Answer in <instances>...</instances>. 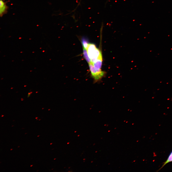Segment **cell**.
<instances>
[{"label": "cell", "instance_id": "6da1fadb", "mask_svg": "<svg viewBox=\"0 0 172 172\" xmlns=\"http://www.w3.org/2000/svg\"><path fill=\"white\" fill-rule=\"evenodd\" d=\"M86 49L91 63L95 62L99 59H102L101 51L94 44L89 43Z\"/></svg>", "mask_w": 172, "mask_h": 172}, {"label": "cell", "instance_id": "7a4b0ae2", "mask_svg": "<svg viewBox=\"0 0 172 172\" xmlns=\"http://www.w3.org/2000/svg\"><path fill=\"white\" fill-rule=\"evenodd\" d=\"M89 65L91 76L93 79L94 82L96 83L101 80L104 76L105 72L101 70H95L91 63L89 64Z\"/></svg>", "mask_w": 172, "mask_h": 172}, {"label": "cell", "instance_id": "3957f363", "mask_svg": "<svg viewBox=\"0 0 172 172\" xmlns=\"http://www.w3.org/2000/svg\"><path fill=\"white\" fill-rule=\"evenodd\" d=\"M8 6L6 5V2L3 0L0 1V16L2 17L7 12Z\"/></svg>", "mask_w": 172, "mask_h": 172}, {"label": "cell", "instance_id": "277c9868", "mask_svg": "<svg viewBox=\"0 0 172 172\" xmlns=\"http://www.w3.org/2000/svg\"><path fill=\"white\" fill-rule=\"evenodd\" d=\"M102 63V59H99L96 61L95 62L92 63L95 69L97 70L101 69Z\"/></svg>", "mask_w": 172, "mask_h": 172}, {"label": "cell", "instance_id": "5b68a950", "mask_svg": "<svg viewBox=\"0 0 172 172\" xmlns=\"http://www.w3.org/2000/svg\"><path fill=\"white\" fill-rule=\"evenodd\" d=\"M83 53L84 57L87 62L89 64L91 63V61L87 52V49L83 48Z\"/></svg>", "mask_w": 172, "mask_h": 172}, {"label": "cell", "instance_id": "8992f818", "mask_svg": "<svg viewBox=\"0 0 172 172\" xmlns=\"http://www.w3.org/2000/svg\"><path fill=\"white\" fill-rule=\"evenodd\" d=\"M81 42L82 47L86 49L89 44L86 38H83L81 39Z\"/></svg>", "mask_w": 172, "mask_h": 172}, {"label": "cell", "instance_id": "52a82bcc", "mask_svg": "<svg viewBox=\"0 0 172 172\" xmlns=\"http://www.w3.org/2000/svg\"><path fill=\"white\" fill-rule=\"evenodd\" d=\"M31 94V93H28V97H29Z\"/></svg>", "mask_w": 172, "mask_h": 172}, {"label": "cell", "instance_id": "ba28073f", "mask_svg": "<svg viewBox=\"0 0 172 172\" xmlns=\"http://www.w3.org/2000/svg\"><path fill=\"white\" fill-rule=\"evenodd\" d=\"M32 166H33V165H31L30 166V167H32Z\"/></svg>", "mask_w": 172, "mask_h": 172}, {"label": "cell", "instance_id": "9c48e42d", "mask_svg": "<svg viewBox=\"0 0 172 172\" xmlns=\"http://www.w3.org/2000/svg\"><path fill=\"white\" fill-rule=\"evenodd\" d=\"M12 149H11L10 150H12Z\"/></svg>", "mask_w": 172, "mask_h": 172}, {"label": "cell", "instance_id": "30bf717a", "mask_svg": "<svg viewBox=\"0 0 172 172\" xmlns=\"http://www.w3.org/2000/svg\"><path fill=\"white\" fill-rule=\"evenodd\" d=\"M40 136V135H38V136H37V137H39V136Z\"/></svg>", "mask_w": 172, "mask_h": 172}, {"label": "cell", "instance_id": "8fae6325", "mask_svg": "<svg viewBox=\"0 0 172 172\" xmlns=\"http://www.w3.org/2000/svg\"><path fill=\"white\" fill-rule=\"evenodd\" d=\"M20 147V146H18V147Z\"/></svg>", "mask_w": 172, "mask_h": 172}, {"label": "cell", "instance_id": "7c38bea8", "mask_svg": "<svg viewBox=\"0 0 172 172\" xmlns=\"http://www.w3.org/2000/svg\"><path fill=\"white\" fill-rule=\"evenodd\" d=\"M27 134V133H26L25 134Z\"/></svg>", "mask_w": 172, "mask_h": 172}]
</instances>
